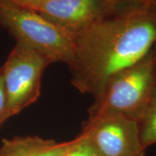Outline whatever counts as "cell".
<instances>
[{"mask_svg": "<svg viewBox=\"0 0 156 156\" xmlns=\"http://www.w3.org/2000/svg\"><path fill=\"white\" fill-rule=\"evenodd\" d=\"M156 44V9L147 6L101 17L75 36L70 83L95 97L108 79L144 58Z\"/></svg>", "mask_w": 156, "mask_h": 156, "instance_id": "6da1fadb", "label": "cell"}, {"mask_svg": "<svg viewBox=\"0 0 156 156\" xmlns=\"http://www.w3.org/2000/svg\"><path fill=\"white\" fill-rule=\"evenodd\" d=\"M154 75V47L130 67L108 79L89 108L87 120L116 114L139 122L152 101Z\"/></svg>", "mask_w": 156, "mask_h": 156, "instance_id": "7a4b0ae2", "label": "cell"}, {"mask_svg": "<svg viewBox=\"0 0 156 156\" xmlns=\"http://www.w3.org/2000/svg\"><path fill=\"white\" fill-rule=\"evenodd\" d=\"M0 25L16 43L37 52L51 63H71L75 36L31 9L0 0Z\"/></svg>", "mask_w": 156, "mask_h": 156, "instance_id": "3957f363", "label": "cell"}, {"mask_svg": "<svg viewBox=\"0 0 156 156\" xmlns=\"http://www.w3.org/2000/svg\"><path fill=\"white\" fill-rule=\"evenodd\" d=\"M50 64L37 52L16 43L0 68L5 89L8 120L37 101L43 74Z\"/></svg>", "mask_w": 156, "mask_h": 156, "instance_id": "277c9868", "label": "cell"}, {"mask_svg": "<svg viewBox=\"0 0 156 156\" xmlns=\"http://www.w3.org/2000/svg\"><path fill=\"white\" fill-rule=\"evenodd\" d=\"M82 132L87 134L100 156H145L138 122L109 114L86 120Z\"/></svg>", "mask_w": 156, "mask_h": 156, "instance_id": "5b68a950", "label": "cell"}, {"mask_svg": "<svg viewBox=\"0 0 156 156\" xmlns=\"http://www.w3.org/2000/svg\"><path fill=\"white\" fill-rule=\"evenodd\" d=\"M19 5L33 10L74 36L101 17L116 13L106 0H38Z\"/></svg>", "mask_w": 156, "mask_h": 156, "instance_id": "8992f818", "label": "cell"}, {"mask_svg": "<svg viewBox=\"0 0 156 156\" xmlns=\"http://www.w3.org/2000/svg\"><path fill=\"white\" fill-rule=\"evenodd\" d=\"M76 141H56L37 135L15 136L2 140L0 156H62Z\"/></svg>", "mask_w": 156, "mask_h": 156, "instance_id": "52a82bcc", "label": "cell"}, {"mask_svg": "<svg viewBox=\"0 0 156 156\" xmlns=\"http://www.w3.org/2000/svg\"><path fill=\"white\" fill-rule=\"evenodd\" d=\"M138 125L140 141L146 149L156 144V102L149 105Z\"/></svg>", "mask_w": 156, "mask_h": 156, "instance_id": "ba28073f", "label": "cell"}, {"mask_svg": "<svg viewBox=\"0 0 156 156\" xmlns=\"http://www.w3.org/2000/svg\"><path fill=\"white\" fill-rule=\"evenodd\" d=\"M62 156H100L87 134L81 133L69 150Z\"/></svg>", "mask_w": 156, "mask_h": 156, "instance_id": "9c48e42d", "label": "cell"}, {"mask_svg": "<svg viewBox=\"0 0 156 156\" xmlns=\"http://www.w3.org/2000/svg\"><path fill=\"white\" fill-rule=\"evenodd\" d=\"M115 12L131 11L149 5L148 0H106ZM151 7V6H150Z\"/></svg>", "mask_w": 156, "mask_h": 156, "instance_id": "30bf717a", "label": "cell"}, {"mask_svg": "<svg viewBox=\"0 0 156 156\" xmlns=\"http://www.w3.org/2000/svg\"><path fill=\"white\" fill-rule=\"evenodd\" d=\"M8 120L7 117V101H6L5 89L2 70L0 69V128Z\"/></svg>", "mask_w": 156, "mask_h": 156, "instance_id": "8fae6325", "label": "cell"}, {"mask_svg": "<svg viewBox=\"0 0 156 156\" xmlns=\"http://www.w3.org/2000/svg\"><path fill=\"white\" fill-rule=\"evenodd\" d=\"M156 102V44L154 45V89H153V96H152V103Z\"/></svg>", "mask_w": 156, "mask_h": 156, "instance_id": "7c38bea8", "label": "cell"}, {"mask_svg": "<svg viewBox=\"0 0 156 156\" xmlns=\"http://www.w3.org/2000/svg\"><path fill=\"white\" fill-rule=\"evenodd\" d=\"M8 2H11L13 4H17V5H24L27 3H30V2H35V1H38V0H5Z\"/></svg>", "mask_w": 156, "mask_h": 156, "instance_id": "4fadbf2b", "label": "cell"}, {"mask_svg": "<svg viewBox=\"0 0 156 156\" xmlns=\"http://www.w3.org/2000/svg\"><path fill=\"white\" fill-rule=\"evenodd\" d=\"M148 2H149V5L151 7L156 9V0H148Z\"/></svg>", "mask_w": 156, "mask_h": 156, "instance_id": "5bb4252c", "label": "cell"}]
</instances>
